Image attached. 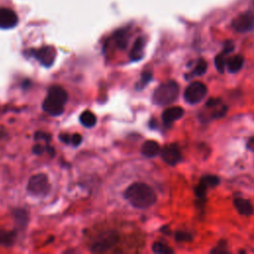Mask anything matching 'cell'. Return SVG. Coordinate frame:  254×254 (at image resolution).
<instances>
[{
    "instance_id": "obj_1",
    "label": "cell",
    "mask_w": 254,
    "mask_h": 254,
    "mask_svg": "<svg viewBox=\"0 0 254 254\" xmlns=\"http://www.w3.org/2000/svg\"><path fill=\"white\" fill-rule=\"evenodd\" d=\"M124 196L134 207L141 209L152 206L157 200L155 190L144 183H135L131 185L125 190Z\"/></svg>"
},
{
    "instance_id": "obj_2",
    "label": "cell",
    "mask_w": 254,
    "mask_h": 254,
    "mask_svg": "<svg viewBox=\"0 0 254 254\" xmlns=\"http://www.w3.org/2000/svg\"><path fill=\"white\" fill-rule=\"evenodd\" d=\"M66 101V91L60 85H53L49 89L48 95L43 102V109L50 115L58 116L64 112V107Z\"/></svg>"
},
{
    "instance_id": "obj_3",
    "label": "cell",
    "mask_w": 254,
    "mask_h": 254,
    "mask_svg": "<svg viewBox=\"0 0 254 254\" xmlns=\"http://www.w3.org/2000/svg\"><path fill=\"white\" fill-rule=\"evenodd\" d=\"M179 85L174 80H169L160 84L153 93V102L158 105H168L173 103L179 95Z\"/></svg>"
},
{
    "instance_id": "obj_4",
    "label": "cell",
    "mask_w": 254,
    "mask_h": 254,
    "mask_svg": "<svg viewBox=\"0 0 254 254\" xmlns=\"http://www.w3.org/2000/svg\"><path fill=\"white\" fill-rule=\"evenodd\" d=\"M27 190L34 196H46L51 190V185L47 175L41 173L32 176L28 182Z\"/></svg>"
},
{
    "instance_id": "obj_5",
    "label": "cell",
    "mask_w": 254,
    "mask_h": 254,
    "mask_svg": "<svg viewBox=\"0 0 254 254\" xmlns=\"http://www.w3.org/2000/svg\"><path fill=\"white\" fill-rule=\"evenodd\" d=\"M206 92L207 88L205 84L200 81H193L186 88L184 96L187 102L190 104H195L200 102L204 98Z\"/></svg>"
},
{
    "instance_id": "obj_6",
    "label": "cell",
    "mask_w": 254,
    "mask_h": 254,
    "mask_svg": "<svg viewBox=\"0 0 254 254\" xmlns=\"http://www.w3.org/2000/svg\"><path fill=\"white\" fill-rule=\"evenodd\" d=\"M232 28L239 33H244L254 28V14L245 12L235 17L231 23Z\"/></svg>"
},
{
    "instance_id": "obj_7",
    "label": "cell",
    "mask_w": 254,
    "mask_h": 254,
    "mask_svg": "<svg viewBox=\"0 0 254 254\" xmlns=\"http://www.w3.org/2000/svg\"><path fill=\"white\" fill-rule=\"evenodd\" d=\"M118 238H119L118 235L114 231L107 232L104 236L100 237V239H98L96 242H94L91 245L90 249L94 253L105 252L118 242Z\"/></svg>"
},
{
    "instance_id": "obj_8",
    "label": "cell",
    "mask_w": 254,
    "mask_h": 254,
    "mask_svg": "<svg viewBox=\"0 0 254 254\" xmlns=\"http://www.w3.org/2000/svg\"><path fill=\"white\" fill-rule=\"evenodd\" d=\"M162 159L169 165L175 166L182 160L181 149L177 144H168L160 151Z\"/></svg>"
},
{
    "instance_id": "obj_9",
    "label": "cell",
    "mask_w": 254,
    "mask_h": 254,
    "mask_svg": "<svg viewBox=\"0 0 254 254\" xmlns=\"http://www.w3.org/2000/svg\"><path fill=\"white\" fill-rule=\"evenodd\" d=\"M35 58L45 66H51L56 59L57 53L53 47H43L34 52Z\"/></svg>"
},
{
    "instance_id": "obj_10",
    "label": "cell",
    "mask_w": 254,
    "mask_h": 254,
    "mask_svg": "<svg viewBox=\"0 0 254 254\" xmlns=\"http://www.w3.org/2000/svg\"><path fill=\"white\" fill-rule=\"evenodd\" d=\"M18 24L17 14L9 8H0V29H11Z\"/></svg>"
},
{
    "instance_id": "obj_11",
    "label": "cell",
    "mask_w": 254,
    "mask_h": 254,
    "mask_svg": "<svg viewBox=\"0 0 254 254\" xmlns=\"http://www.w3.org/2000/svg\"><path fill=\"white\" fill-rule=\"evenodd\" d=\"M184 115V109L181 106H172L167 108L163 114L162 119L166 126L171 125L174 121L180 119Z\"/></svg>"
},
{
    "instance_id": "obj_12",
    "label": "cell",
    "mask_w": 254,
    "mask_h": 254,
    "mask_svg": "<svg viewBox=\"0 0 254 254\" xmlns=\"http://www.w3.org/2000/svg\"><path fill=\"white\" fill-rule=\"evenodd\" d=\"M161 151L160 145L154 140H147L141 147V153L147 158H153L157 156Z\"/></svg>"
},
{
    "instance_id": "obj_13",
    "label": "cell",
    "mask_w": 254,
    "mask_h": 254,
    "mask_svg": "<svg viewBox=\"0 0 254 254\" xmlns=\"http://www.w3.org/2000/svg\"><path fill=\"white\" fill-rule=\"evenodd\" d=\"M234 206L237 209V211L242 215L249 216L254 211L252 203L249 200L241 198V197H237L234 199Z\"/></svg>"
},
{
    "instance_id": "obj_14",
    "label": "cell",
    "mask_w": 254,
    "mask_h": 254,
    "mask_svg": "<svg viewBox=\"0 0 254 254\" xmlns=\"http://www.w3.org/2000/svg\"><path fill=\"white\" fill-rule=\"evenodd\" d=\"M144 47H145V40L143 37H140L138 38L133 47H132V50L130 52V59L133 61V62H136V61H139L142 59L143 57V52H144Z\"/></svg>"
},
{
    "instance_id": "obj_15",
    "label": "cell",
    "mask_w": 254,
    "mask_h": 254,
    "mask_svg": "<svg viewBox=\"0 0 254 254\" xmlns=\"http://www.w3.org/2000/svg\"><path fill=\"white\" fill-rule=\"evenodd\" d=\"M243 64H244V59L240 55H235L230 59H228L226 62L227 68L230 72H237L238 70H240L241 67L243 66Z\"/></svg>"
},
{
    "instance_id": "obj_16",
    "label": "cell",
    "mask_w": 254,
    "mask_h": 254,
    "mask_svg": "<svg viewBox=\"0 0 254 254\" xmlns=\"http://www.w3.org/2000/svg\"><path fill=\"white\" fill-rule=\"evenodd\" d=\"M79 121L85 127H93L96 123V116L91 111L85 110L80 114Z\"/></svg>"
},
{
    "instance_id": "obj_17",
    "label": "cell",
    "mask_w": 254,
    "mask_h": 254,
    "mask_svg": "<svg viewBox=\"0 0 254 254\" xmlns=\"http://www.w3.org/2000/svg\"><path fill=\"white\" fill-rule=\"evenodd\" d=\"M15 238H16L15 232L0 229V245L10 246L13 244Z\"/></svg>"
},
{
    "instance_id": "obj_18",
    "label": "cell",
    "mask_w": 254,
    "mask_h": 254,
    "mask_svg": "<svg viewBox=\"0 0 254 254\" xmlns=\"http://www.w3.org/2000/svg\"><path fill=\"white\" fill-rule=\"evenodd\" d=\"M115 41L116 45L119 49H126L127 43H128V35L126 30H120L117 31L115 34Z\"/></svg>"
},
{
    "instance_id": "obj_19",
    "label": "cell",
    "mask_w": 254,
    "mask_h": 254,
    "mask_svg": "<svg viewBox=\"0 0 254 254\" xmlns=\"http://www.w3.org/2000/svg\"><path fill=\"white\" fill-rule=\"evenodd\" d=\"M199 183H201L202 185H204L206 188H213L216 187L219 183V179L216 176H211V175H206L203 176Z\"/></svg>"
},
{
    "instance_id": "obj_20",
    "label": "cell",
    "mask_w": 254,
    "mask_h": 254,
    "mask_svg": "<svg viewBox=\"0 0 254 254\" xmlns=\"http://www.w3.org/2000/svg\"><path fill=\"white\" fill-rule=\"evenodd\" d=\"M207 68V63L203 59H199L191 71V75H202Z\"/></svg>"
},
{
    "instance_id": "obj_21",
    "label": "cell",
    "mask_w": 254,
    "mask_h": 254,
    "mask_svg": "<svg viewBox=\"0 0 254 254\" xmlns=\"http://www.w3.org/2000/svg\"><path fill=\"white\" fill-rule=\"evenodd\" d=\"M152 250L155 253L158 254H168V253H173V249H171L168 245H166L163 242H155L152 246Z\"/></svg>"
},
{
    "instance_id": "obj_22",
    "label": "cell",
    "mask_w": 254,
    "mask_h": 254,
    "mask_svg": "<svg viewBox=\"0 0 254 254\" xmlns=\"http://www.w3.org/2000/svg\"><path fill=\"white\" fill-rule=\"evenodd\" d=\"M226 54L224 53H221L219 55H217L214 59V64H215V66L217 68V70L219 72H223L224 71V68H225V65H226V62H227V59H226Z\"/></svg>"
},
{
    "instance_id": "obj_23",
    "label": "cell",
    "mask_w": 254,
    "mask_h": 254,
    "mask_svg": "<svg viewBox=\"0 0 254 254\" xmlns=\"http://www.w3.org/2000/svg\"><path fill=\"white\" fill-rule=\"evenodd\" d=\"M175 239L180 242H186L191 240V234L186 231H177L175 234Z\"/></svg>"
},
{
    "instance_id": "obj_24",
    "label": "cell",
    "mask_w": 254,
    "mask_h": 254,
    "mask_svg": "<svg viewBox=\"0 0 254 254\" xmlns=\"http://www.w3.org/2000/svg\"><path fill=\"white\" fill-rule=\"evenodd\" d=\"M206 190H207V188H206L204 185H202L201 183H199V184L194 188V193H195L196 197L199 198V199L204 198V197H205V194H206Z\"/></svg>"
},
{
    "instance_id": "obj_25",
    "label": "cell",
    "mask_w": 254,
    "mask_h": 254,
    "mask_svg": "<svg viewBox=\"0 0 254 254\" xmlns=\"http://www.w3.org/2000/svg\"><path fill=\"white\" fill-rule=\"evenodd\" d=\"M14 216L16 217L17 221L19 223H23V224H26L27 222V212L23 209H17L15 212H14Z\"/></svg>"
},
{
    "instance_id": "obj_26",
    "label": "cell",
    "mask_w": 254,
    "mask_h": 254,
    "mask_svg": "<svg viewBox=\"0 0 254 254\" xmlns=\"http://www.w3.org/2000/svg\"><path fill=\"white\" fill-rule=\"evenodd\" d=\"M151 79H152V73L149 72V71H146L142 74L140 82H139L138 85L140 86V88H143V86H145Z\"/></svg>"
},
{
    "instance_id": "obj_27",
    "label": "cell",
    "mask_w": 254,
    "mask_h": 254,
    "mask_svg": "<svg viewBox=\"0 0 254 254\" xmlns=\"http://www.w3.org/2000/svg\"><path fill=\"white\" fill-rule=\"evenodd\" d=\"M221 103H222L221 100L218 99V98H210V99H208L206 101L205 106L208 107V108H212V107H215V106H217V105H219Z\"/></svg>"
},
{
    "instance_id": "obj_28",
    "label": "cell",
    "mask_w": 254,
    "mask_h": 254,
    "mask_svg": "<svg viewBox=\"0 0 254 254\" xmlns=\"http://www.w3.org/2000/svg\"><path fill=\"white\" fill-rule=\"evenodd\" d=\"M233 49H234L233 43H232L231 41H227V42L224 43L222 53H224V54H226V55H227V54H230V53L233 51Z\"/></svg>"
},
{
    "instance_id": "obj_29",
    "label": "cell",
    "mask_w": 254,
    "mask_h": 254,
    "mask_svg": "<svg viewBox=\"0 0 254 254\" xmlns=\"http://www.w3.org/2000/svg\"><path fill=\"white\" fill-rule=\"evenodd\" d=\"M81 140H82V138L79 134H73L70 136V143L73 146H78L81 143Z\"/></svg>"
},
{
    "instance_id": "obj_30",
    "label": "cell",
    "mask_w": 254,
    "mask_h": 254,
    "mask_svg": "<svg viewBox=\"0 0 254 254\" xmlns=\"http://www.w3.org/2000/svg\"><path fill=\"white\" fill-rule=\"evenodd\" d=\"M35 139H37V140L44 139V140L48 143V142L50 141V139H51V136H50L49 134H46V133H44V132L39 131V132H37V133L35 134Z\"/></svg>"
},
{
    "instance_id": "obj_31",
    "label": "cell",
    "mask_w": 254,
    "mask_h": 254,
    "mask_svg": "<svg viewBox=\"0 0 254 254\" xmlns=\"http://www.w3.org/2000/svg\"><path fill=\"white\" fill-rule=\"evenodd\" d=\"M46 150H47V148H45V147L42 146L41 144H37L36 146L33 147V151H34V153L37 154V155L42 154V153H43L44 151H46Z\"/></svg>"
},
{
    "instance_id": "obj_32",
    "label": "cell",
    "mask_w": 254,
    "mask_h": 254,
    "mask_svg": "<svg viewBox=\"0 0 254 254\" xmlns=\"http://www.w3.org/2000/svg\"><path fill=\"white\" fill-rule=\"evenodd\" d=\"M246 146H247V149H249L250 151L254 152V136H252V137H250L248 139Z\"/></svg>"
},
{
    "instance_id": "obj_33",
    "label": "cell",
    "mask_w": 254,
    "mask_h": 254,
    "mask_svg": "<svg viewBox=\"0 0 254 254\" xmlns=\"http://www.w3.org/2000/svg\"><path fill=\"white\" fill-rule=\"evenodd\" d=\"M60 139H61L63 142L66 143V144L70 143V136L67 135V134H62V135L60 136Z\"/></svg>"
}]
</instances>
